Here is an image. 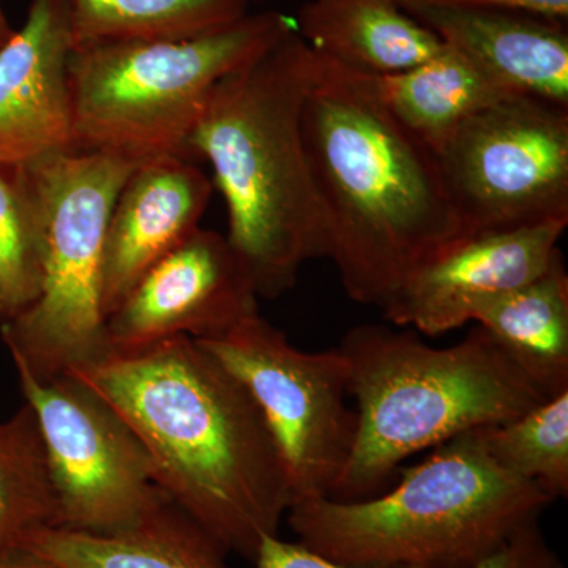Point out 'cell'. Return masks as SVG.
<instances>
[{
    "label": "cell",
    "instance_id": "3957f363",
    "mask_svg": "<svg viewBox=\"0 0 568 568\" xmlns=\"http://www.w3.org/2000/svg\"><path fill=\"white\" fill-rule=\"evenodd\" d=\"M316 52L287 29L213 88L190 138L211 164L227 209V242L260 298L293 290L302 265L325 256L323 207L302 133Z\"/></svg>",
    "mask_w": 568,
    "mask_h": 568
},
{
    "label": "cell",
    "instance_id": "484cf974",
    "mask_svg": "<svg viewBox=\"0 0 568 568\" xmlns=\"http://www.w3.org/2000/svg\"><path fill=\"white\" fill-rule=\"evenodd\" d=\"M418 2L435 3V6L454 7H499L530 11L567 21L568 0H418Z\"/></svg>",
    "mask_w": 568,
    "mask_h": 568
},
{
    "label": "cell",
    "instance_id": "5b68a950",
    "mask_svg": "<svg viewBox=\"0 0 568 568\" xmlns=\"http://www.w3.org/2000/svg\"><path fill=\"white\" fill-rule=\"evenodd\" d=\"M555 503L497 465L473 429L403 469L390 491L301 500L286 518L297 541L347 566L470 568Z\"/></svg>",
    "mask_w": 568,
    "mask_h": 568
},
{
    "label": "cell",
    "instance_id": "44dd1931",
    "mask_svg": "<svg viewBox=\"0 0 568 568\" xmlns=\"http://www.w3.org/2000/svg\"><path fill=\"white\" fill-rule=\"evenodd\" d=\"M58 496L39 420L24 405L0 424V551H14L44 529L59 528Z\"/></svg>",
    "mask_w": 568,
    "mask_h": 568
},
{
    "label": "cell",
    "instance_id": "e0dca14e",
    "mask_svg": "<svg viewBox=\"0 0 568 568\" xmlns=\"http://www.w3.org/2000/svg\"><path fill=\"white\" fill-rule=\"evenodd\" d=\"M21 549L59 568H227L226 549L173 503L123 532L51 528Z\"/></svg>",
    "mask_w": 568,
    "mask_h": 568
},
{
    "label": "cell",
    "instance_id": "7c38bea8",
    "mask_svg": "<svg viewBox=\"0 0 568 568\" xmlns=\"http://www.w3.org/2000/svg\"><path fill=\"white\" fill-rule=\"evenodd\" d=\"M568 220L465 234L413 272L383 315L396 327L437 336L473 323L478 305L544 274Z\"/></svg>",
    "mask_w": 568,
    "mask_h": 568
},
{
    "label": "cell",
    "instance_id": "277c9868",
    "mask_svg": "<svg viewBox=\"0 0 568 568\" xmlns=\"http://www.w3.org/2000/svg\"><path fill=\"white\" fill-rule=\"evenodd\" d=\"M362 324L338 349L349 365L358 426L331 499L381 495L405 459L463 433L514 420L551 398L476 324L448 347L414 328Z\"/></svg>",
    "mask_w": 568,
    "mask_h": 568
},
{
    "label": "cell",
    "instance_id": "603a6c76",
    "mask_svg": "<svg viewBox=\"0 0 568 568\" xmlns=\"http://www.w3.org/2000/svg\"><path fill=\"white\" fill-rule=\"evenodd\" d=\"M40 241L26 168H0V308L11 320L36 302Z\"/></svg>",
    "mask_w": 568,
    "mask_h": 568
},
{
    "label": "cell",
    "instance_id": "8fae6325",
    "mask_svg": "<svg viewBox=\"0 0 568 568\" xmlns=\"http://www.w3.org/2000/svg\"><path fill=\"white\" fill-rule=\"evenodd\" d=\"M260 313V297L226 235L197 227L152 265L106 320L111 353L174 336L212 338Z\"/></svg>",
    "mask_w": 568,
    "mask_h": 568
},
{
    "label": "cell",
    "instance_id": "ffe728a7",
    "mask_svg": "<svg viewBox=\"0 0 568 568\" xmlns=\"http://www.w3.org/2000/svg\"><path fill=\"white\" fill-rule=\"evenodd\" d=\"M74 47L114 40H181L248 14L250 0H67Z\"/></svg>",
    "mask_w": 568,
    "mask_h": 568
},
{
    "label": "cell",
    "instance_id": "ba28073f",
    "mask_svg": "<svg viewBox=\"0 0 568 568\" xmlns=\"http://www.w3.org/2000/svg\"><path fill=\"white\" fill-rule=\"evenodd\" d=\"M196 342L241 379L263 410L293 504L331 499L358 426L355 407L347 405L349 365L342 351L298 349L260 313Z\"/></svg>",
    "mask_w": 568,
    "mask_h": 568
},
{
    "label": "cell",
    "instance_id": "83f0119b",
    "mask_svg": "<svg viewBox=\"0 0 568 568\" xmlns=\"http://www.w3.org/2000/svg\"><path fill=\"white\" fill-rule=\"evenodd\" d=\"M13 29H11L9 18L3 13L2 7H0V50L6 47L7 41L13 37Z\"/></svg>",
    "mask_w": 568,
    "mask_h": 568
},
{
    "label": "cell",
    "instance_id": "d6986e66",
    "mask_svg": "<svg viewBox=\"0 0 568 568\" xmlns=\"http://www.w3.org/2000/svg\"><path fill=\"white\" fill-rule=\"evenodd\" d=\"M368 77L379 102L435 153L474 112L518 95L446 44L443 51L413 69Z\"/></svg>",
    "mask_w": 568,
    "mask_h": 568
},
{
    "label": "cell",
    "instance_id": "30bf717a",
    "mask_svg": "<svg viewBox=\"0 0 568 568\" xmlns=\"http://www.w3.org/2000/svg\"><path fill=\"white\" fill-rule=\"evenodd\" d=\"M11 361L43 436L59 528L110 536L136 528L171 503L141 440L102 396L70 373L37 376Z\"/></svg>",
    "mask_w": 568,
    "mask_h": 568
},
{
    "label": "cell",
    "instance_id": "4316f807",
    "mask_svg": "<svg viewBox=\"0 0 568 568\" xmlns=\"http://www.w3.org/2000/svg\"><path fill=\"white\" fill-rule=\"evenodd\" d=\"M0 568H59L48 560L37 558L31 552L14 549L0 551Z\"/></svg>",
    "mask_w": 568,
    "mask_h": 568
},
{
    "label": "cell",
    "instance_id": "7a4b0ae2",
    "mask_svg": "<svg viewBox=\"0 0 568 568\" xmlns=\"http://www.w3.org/2000/svg\"><path fill=\"white\" fill-rule=\"evenodd\" d=\"M316 55L302 133L324 213V257L351 301L384 312L407 276L465 231L436 153L379 102L368 74Z\"/></svg>",
    "mask_w": 568,
    "mask_h": 568
},
{
    "label": "cell",
    "instance_id": "8992f818",
    "mask_svg": "<svg viewBox=\"0 0 568 568\" xmlns=\"http://www.w3.org/2000/svg\"><path fill=\"white\" fill-rule=\"evenodd\" d=\"M293 26L280 11H261L192 39L74 47L69 63L74 148L133 163L192 159L190 138L213 88Z\"/></svg>",
    "mask_w": 568,
    "mask_h": 568
},
{
    "label": "cell",
    "instance_id": "7402d4cb",
    "mask_svg": "<svg viewBox=\"0 0 568 568\" xmlns=\"http://www.w3.org/2000/svg\"><path fill=\"white\" fill-rule=\"evenodd\" d=\"M489 457L508 473L544 488L552 499L568 496V390L514 420L477 429Z\"/></svg>",
    "mask_w": 568,
    "mask_h": 568
},
{
    "label": "cell",
    "instance_id": "52a82bcc",
    "mask_svg": "<svg viewBox=\"0 0 568 568\" xmlns=\"http://www.w3.org/2000/svg\"><path fill=\"white\" fill-rule=\"evenodd\" d=\"M140 163L71 151L26 166L40 241V290L3 321L11 358L55 376L111 353L102 304L104 234L115 197Z\"/></svg>",
    "mask_w": 568,
    "mask_h": 568
},
{
    "label": "cell",
    "instance_id": "9c48e42d",
    "mask_svg": "<svg viewBox=\"0 0 568 568\" xmlns=\"http://www.w3.org/2000/svg\"><path fill=\"white\" fill-rule=\"evenodd\" d=\"M436 159L465 234L568 220V106L497 100L458 125Z\"/></svg>",
    "mask_w": 568,
    "mask_h": 568
},
{
    "label": "cell",
    "instance_id": "cb8c5ba5",
    "mask_svg": "<svg viewBox=\"0 0 568 568\" xmlns=\"http://www.w3.org/2000/svg\"><path fill=\"white\" fill-rule=\"evenodd\" d=\"M470 568H566V564L549 545L540 521H536L517 530Z\"/></svg>",
    "mask_w": 568,
    "mask_h": 568
},
{
    "label": "cell",
    "instance_id": "2e32d148",
    "mask_svg": "<svg viewBox=\"0 0 568 568\" xmlns=\"http://www.w3.org/2000/svg\"><path fill=\"white\" fill-rule=\"evenodd\" d=\"M294 26L321 58L372 77L413 69L444 48L405 0H308Z\"/></svg>",
    "mask_w": 568,
    "mask_h": 568
},
{
    "label": "cell",
    "instance_id": "6da1fadb",
    "mask_svg": "<svg viewBox=\"0 0 568 568\" xmlns=\"http://www.w3.org/2000/svg\"><path fill=\"white\" fill-rule=\"evenodd\" d=\"M70 375L102 396L148 452L156 484L226 552L252 560L293 496L248 388L190 336L110 353Z\"/></svg>",
    "mask_w": 568,
    "mask_h": 568
},
{
    "label": "cell",
    "instance_id": "f1b7e54d",
    "mask_svg": "<svg viewBox=\"0 0 568 568\" xmlns=\"http://www.w3.org/2000/svg\"><path fill=\"white\" fill-rule=\"evenodd\" d=\"M0 316H2V308H0Z\"/></svg>",
    "mask_w": 568,
    "mask_h": 568
},
{
    "label": "cell",
    "instance_id": "ac0fdd59",
    "mask_svg": "<svg viewBox=\"0 0 568 568\" xmlns=\"http://www.w3.org/2000/svg\"><path fill=\"white\" fill-rule=\"evenodd\" d=\"M473 323L549 396L568 390V274L562 253L532 282L478 305Z\"/></svg>",
    "mask_w": 568,
    "mask_h": 568
},
{
    "label": "cell",
    "instance_id": "5bb4252c",
    "mask_svg": "<svg viewBox=\"0 0 568 568\" xmlns=\"http://www.w3.org/2000/svg\"><path fill=\"white\" fill-rule=\"evenodd\" d=\"M213 183L185 156L134 166L112 205L104 234V316L122 304L141 276L200 227Z\"/></svg>",
    "mask_w": 568,
    "mask_h": 568
},
{
    "label": "cell",
    "instance_id": "d4e9b609",
    "mask_svg": "<svg viewBox=\"0 0 568 568\" xmlns=\"http://www.w3.org/2000/svg\"><path fill=\"white\" fill-rule=\"evenodd\" d=\"M254 568H392L377 566H347L335 562L306 548L301 541L265 536L254 555Z\"/></svg>",
    "mask_w": 568,
    "mask_h": 568
},
{
    "label": "cell",
    "instance_id": "9a60e30c",
    "mask_svg": "<svg viewBox=\"0 0 568 568\" xmlns=\"http://www.w3.org/2000/svg\"><path fill=\"white\" fill-rule=\"evenodd\" d=\"M406 10L508 92L568 106L567 21L499 7L405 0Z\"/></svg>",
    "mask_w": 568,
    "mask_h": 568
},
{
    "label": "cell",
    "instance_id": "4fadbf2b",
    "mask_svg": "<svg viewBox=\"0 0 568 568\" xmlns=\"http://www.w3.org/2000/svg\"><path fill=\"white\" fill-rule=\"evenodd\" d=\"M67 0H32L0 50V168H26L74 148Z\"/></svg>",
    "mask_w": 568,
    "mask_h": 568
}]
</instances>
